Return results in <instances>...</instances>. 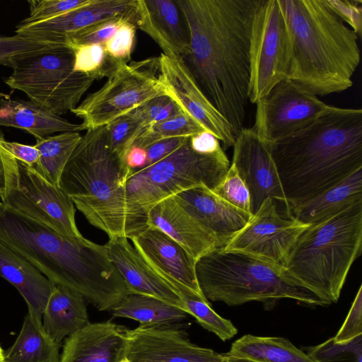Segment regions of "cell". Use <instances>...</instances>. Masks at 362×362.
<instances>
[{"label":"cell","mask_w":362,"mask_h":362,"mask_svg":"<svg viewBox=\"0 0 362 362\" xmlns=\"http://www.w3.org/2000/svg\"><path fill=\"white\" fill-rule=\"evenodd\" d=\"M176 1L189 33L182 61L237 136L249 102L251 29L260 0Z\"/></svg>","instance_id":"cell-1"},{"label":"cell","mask_w":362,"mask_h":362,"mask_svg":"<svg viewBox=\"0 0 362 362\" xmlns=\"http://www.w3.org/2000/svg\"><path fill=\"white\" fill-rule=\"evenodd\" d=\"M269 144L290 209L362 168V110L330 105L308 126Z\"/></svg>","instance_id":"cell-2"},{"label":"cell","mask_w":362,"mask_h":362,"mask_svg":"<svg viewBox=\"0 0 362 362\" xmlns=\"http://www.w3.org/2000/svg\"><path fill=\"white\" fill-rule=\"evenodd\" d=\"M0 242L28 259L53 284L79 293L100 311H112L132 293L105 245L73 243L2 204Z\"/></svg>","instance_id":"cell-3"},{"label":"cell","mask_w":362,"mask_h":362,"mask_svg":"<svg viewBox=\"0 0 362 362\" xmlns=\"http://www.w3.org/2000/svg\"><path fill=\"white\" fill-rule=\"evenodd\" d=\"M291 42L286 78L316 96L344 91L361 59L358 36L325 0H279Z\"/></svg>","instance_id":"cell-4"},{"label":"cell","mask_w":362,"mask_h":362,"mask_svg":"<svg viewBox=\"0 0 362 362\" xmlns=\"http://www.w3.org/2000/svg\"><path fill=\"white\" fill-rule=\"evenodd\" d=\"M130 174L127 164L112 151L105 125L82 136L59 187L86 220L109 238L132 239L148 224L147 211L128 198L126 185Z\"/></svg>","instance_id":"cell-5"},{"label":"cell","mask_w":362,"mask_h":362,"mask_svg":"<svg viewBox=\"0 0 362 362\" xmlns=\"http://www.w3.org/2000/svg\"><path fill=\"white\" fill-rule=\"evenodd\" d=\"M196 274L208 300L230 306L258 301L269 310L284 298L310 306L328 305L286 267L243 252L214 249L197 260Z\"/></svg>","instance_id":"cell-6"},{"label":"cell","mask_w":362,"mask_h":362,"mask_svg":"<svg viewBox=\"0 0 362 362\" xmlns=\"http://www.w3.org/2000/svg\"><path fill=\"white\" fill-rule=\"evenodd\" d=\"M362 249V201L310 224L290 252L286 268L328 305L337 303Z\"/></svg>","instance_id":"cell-7"},{"label":"cell","mask_w":362,"mask_h":362,"mask_svg":"<svg viewBox=\"0 0 362 362\" xmlns=\"http://www.w3.org/2000/svg\"><path fill=\"white\" fill-rule=\"evenodd\" d=\"M189 138L163 159L130 175L126 189L132 204L147 211L185 190L199 186L213 190L221 182L230 165L224 150L196 152Z\"/></svg>","instance_id":"cell-8"},{"label":"cell","mask_w":362,"mask_h":362,"mask_svg":"<svg viewBox=\"0 0 362 362\" xmlns=\"http://www.w3.org/2000/svg\"><path fill=\"white\" fill-rule=\"evenodd\" d=\"M74 52L68 46L39 52L14 62L5 78L12 89L60 115L72 111L95 78L74 70Z\"/></svg>","instance_id":"cell-9"},{"label":"cell","mask_w":362,"mask_h":362,"mask_svg":"<svg viewBox=\"0 0 362 362\" xmlns=\"http://www.w3.org/2000/svg\"><path fill=\"white\" fill-rule=\"evenodd\" d=\"M4 170L5 186L1 196L4 206L73 243H90L77 228L73 201L59 186L49 182L33 167L16 160L7 151Z\"/></svg>","instance_id":"cell-10"},{"label":"cell","mask_w":362,"mask_h":362,"mask_svg":"<svg viewBox=\"0 0 362 362\" xmlns=\"http://www.w3.org/2000/svg\"><path fill=\"white\" fill-rule=\"evenodd\" d=\"M107 78L71 111L83 120V130L107 125L154 98L169 95L158 78V57L120 64Z\"/></svg>","instance_id":"cell-11"},{"label":"cell","mask_w":362,"mask_h":362,"mask_svg":"<svg viewBox=\"0 0 362 362\" xmlns=\"http://www.w3.org/2000/svg\"><path fill=\"white\" fill-rule=\"evenodd\" d=\"M291 55L290 33L279 0H260L251 29L249 102L255 104L286 78Z\"/></svg>","instance_id":"cell-12"},{"label":"cell","mask_w":362,"mask_h":362,"mask_svg":"<svg viewBox=\"0 0 362 362\" xmlns=\"http://www.w3.org/2000/svg\"><path fill=\"white\" fill-rule=\"evenodd\" d=\"M255 104V125L252 128L268 144L303 129L330 106L287 78L277 83Z\"/></svg>","instance_id":"cell-13"},{"label":"cell","mask_w":362,"mask_h":362,"mask_svg":"<svg viewBox=\"0 0 362 362\" xmlns=\"http://www.w3.org/2000/svg\"><path fill=\"white\" fill-rule=\"evenodd\" d=\"M308 226L288 214L279 213L276 201L267 198L223 248L247 253L286 267L291 250Z\"/></svg>","instance_id":"cell-14"},{"label":"cell","mask_w":362,"mask_h":362,"mask_svg":"<svg viewBox=\"0 0 362 362\" xmlns=\"http://www.w3.org/2000/svg\"><path fill=\"white\" fill-rule=\"evenodd\" d=\"M125 357L132 362H228L227 353L191 341L180 323L139 325L126 329Z\"/></svg>","instance_id":"cell-15"},{"label":"cell","mask_w":362,"mask_h":362,"mask_svg":"<svg viewBox=\"0 0 362 362\" xmlns=\"http://www.w3.org/2000/svg\"><path fill=\"white\" fill-rule=\"evenodd\" d=\"M158 61V78L182 111L214 135L223 149L233 147L236 136L232 126L202 90L182 59L161 53Z\"/></svg>","instance_id":"cell-16"},{"label":"cell","mask_w":362,"mask_h":362,"mask_svg":"<svg viewBox=\"0 0 362 362\" xmlns=\"http://www.w3.org/2000/svg\"><path fill=\"white\" fill-rule=\"evenodd\" d=\"M232 164L248 187L251 211L254 214L267 198L280 202L288 214L284 195L269 144L261 139L252 128L244 127L233 145Z\"/></svg>","instance_id":"cell-17"},{"label":"cell","mask_w":362,"mask_h":362,"mask_svg":"<svg viewBox=\"0 0 362 362\" xmlns=\"http://www.w3.org/2000/svg\"><path fill=\"white\" fill-rule=\"evenodd\" d=\"M139 0H92L55 18L30 24L19 23L16 34L38 41L66 45L77 32L98 23L123 18L136 26Z\"/></svg>","instance_id":"cell-18"},{"label":"cell","mask_w":362,"mask_h":362,"mask_svg":"<svg viewBox=\"0 0 362 362\" xmlns=\"http://www.w3.org/2000/svg\"><path fill=\"white\" fill-rule=\"evenodd\" d=\"M130 240L148 264L174 288L182 285L205 297L197 278V260L172 238L148 226Z\"/></svg>","instance_id":"cell-19"},{"label":"cell","mask_w":362,"mask_h":362,"mask_svg":"<svg viewBox=\"0 0 362 362\" xmlns=\"http://www.w3.org/2000/svg\"><path fill=\"white\" fill-rule=\"evenodd\" d=\"M173 197L215 239L218 248L224 247L252 216L205 186L188 189Z\"/></svg>","instance_id":"cell-20"},{"label":"cell","mask_w":362,"mask_h":362,"mask_svg":"<svg viewBox=\"0 0 362 362\" xmlns=\"http://www.w3.org/2000/svg\"><path fill=\"white\" fill-rule=\"evenodd\" d=\"M105 245L109 259L132 293L154 297L187 312L179 293L148 264L128 238H109Z\"/></svg>","instance_id":"cell-21"},{"label":"cell","mask_w":362,"mask_h":362,"mask_svg":"<svg viewBox=\"0 0 362 362\" xmlns=\"http://www.w3.org/2000/svg\"><path fill=\"white\" fill-rule=\"evenodd\" d=\"M136 27L151 37L168 57L182 59L189 51V30L176 0H139Z\"/></svg>","instance_id":"cell-22"},{"label":"cell","mask_w":362,"mask_h":362,"mask_svg":"<svg viewBox=\"0 0 362 362\" xmlns=\"http://www.w3.org/2000/svg\"><path fill=\"white\" fill-rule=\"evenodd\" d=\"M126 329L110 321L89 322L66 339L60 362H119L125 357Z\"/></svg>","instance_id":"cell-23"},{"label":"cell","mask_w":362,"mask_h":362,"mask_svg":"<svg viewBox=\"0 0 362 362\" xmlns=\"http://www.w3.org/2000/svg\"><path fill=\"white\" fill-rule=\"evenodd\" d=\"M147 214L148 226L166 233L196 260L218 248L215 239L180 206L173 196L151 206Z\"/></svg>","instance_id":"cell-24"},{"label":"cell","mask_w":362,"mask_h":362,"mask_svg":"<svg viewBox=\"0 0 362 362\" xmlns=\"http://www.w3.org/2000/svg\"><path fill=\"white\" fill-rule=\"evenodd\" d=\"M0 276L24 298L28 312L42 319L54 284L25 257L0 242Z\"/></svg>","instance_id":"cell-25"},{"label":"cell","mask_w":362,"mask_h":362,"mask_svg":"<svg viewBox=\"0 0 362 362\" xmlns=\"http://www.w3.org/2000/svg\"><path fill=\"white\" fill-rule=\"evenodd\" d=\"M0 126L21 129L35 139L57 132L83 130L81 124L70 122L31 100H14L2 93H0Z\"/></svg>","instance_id":"cell-26"},{"label":"cell","mask_w":362,"mask_h":362,"mask_svg":"<svg viewBox=\"0 0 362 362\" xmlns=\"http://www.w3.org/2000/svg\"><path fill=\"white\" fill-rule=\"evenodd\" d=\"M42 323L47 334L62 344L64 339L89 323L85 298L67 287L54 284Z\"/></svg>","instance_id":"cell-27"},{"label":"cell","mask_w":362,"mask_h":362,"mask_svg":"<svg viewBox=\"0 0 362 362\" xmlns=\"http://www.w3.org/2000/svg\"><path fill=\"white\" fill-rule=\"evenodd\" d=\"M362 201V168L313 198L291 206L288 214L313 224Z\"/></svg>","instance_id":"cell-28"},{"label":"cell","mask_w":362,"mask_h":362,"mask_svg":"<svg viewBox=\"0 0 362 362\" xmlns=\"http://www.w3.org/2000/svg\"><path fill=\"white\" fill-rule=\"evenodd\" d=\"M61 344L45 331L42 319L28 312L13 345L4 353L6 362H60Z\"/></svg>","instance_id":"cell-29"},{"label":"cell","mask_w":362,"mask_h":362,"mask_svg":"<svg viewBox=\"0 0 362 362\" xmlns=\"http://www.w3.org/2000/svg\"><path fill=\"white\" fill-rule=\"evenodd\" d=\"M227 354L251 362H315L289 340L278 337L245 334L232 344Z\"/></svg>","instance_id":"cell-30"},{"label":"cell","mask_w":362,"mask_h":362,"mask_svg":"<svg viewBox=\"0 0 362 362\" xmlns=\"http://www.w3.org/2000/svg\"><path fill=\"white\" fill-rule=\"evenodd\" d=\"M111 312L115 317L134 320L139 325L181 323L189 315L170 303L137 293L127 295Z\"/></svg>","instance_id":"cell-31"},{"label":"cell","mask_w":362,"mask_h":362,"mask_svg":"<svg viewBox=\"0 0 362 362\" xmlns=\"http://www.w3.org/2000/svg\"><path fill=\"white\" fill-rule=\"evenodd\" d=\"M82 136L78 132H65L36 139L39 161L33 168L52 184L59 186L62 173Z\"/></svg>","instance_id":"cell-32"},{"label":"cell","mask_w":362,"mask_h":362,"mask_svg":"<svg viewBox=\"0 0 362 362\" xmlns=\"http://www.w3.org/2000/svg\"><path fill=\"white\" fill-rule=\"evenodd\" d=\"M187 313L194 317L205 329L216 334L223 341L234 337L238 333L232 322L216 313L211 307L209 300L187 288L177 291Z\"/></svg>","instance_id":"cell-33"},{"label":"cell","mask_w":362,"mask_h":362,"mask_svg":"<svg viewBox=\"0 0 362 362\" xmlns=\"http://www.w3.org/2000/svg\"><path fill=\"white\" fill-rule=\"evenodd\" d=\"M205 131L206 130L197 122L181 111L170 118L144 129L132 146L146 149L153 143L165 139L191 137Z\"/></svg>","instance_id":"cell-34"},{"label":"cell","mask_w":362,"mask_h":362,"mask_svg":"<svg viewBox=\"0 0 362 362\" xmlns=\"http://www.w3.org/2000/svg\"><path fill=\"white\" fill-rule=\"evenodd\" d=\"M72 49L74 52V70L95 80L108 77L120 64L107 55L103 44L79 45Z\"/></svg>","instance_id":"cell-35"},{"label":"cell","mask_w":362,"mask_h":362,"mask_svg":"<svg viewBox=\"0 0 362 362\" xmlns=\"http://www.w3.org/2000/svg\"><path fill=\"white\" fill-rule=\"evenodd\" d=\"M305 350L315 362H362V334L342 343L329 338Z\"/></svg>","instance_id":"cell-36"},{"label":"cell","mask_w":362,"mask_h":362,"mask_svg":"<svg viewBox=\"0 0 362 362\" xmlns=\"http://www.w3.org/2000/svg\"><path fill=\"white\" fill-rule=\"evenodd\" d=\"M106 126L112 151L126 163L129 149L144 129L130 113L114 119Z\"/></svg>","instance_id":"cell-37"},{"label":"cell","mask_w":362,"mask_h":362,"mask_svg":"<svg viewBox=\"0 0 362 362\" xmlns=\"http://www.w3.org/2000/svg\"><path fill=\"white\" fill-rule=\"evenodd\" d=\"M59 46L65 45L38 41L18 34L0 36V64L11 67L19 59Z\"/></svg>","instance_id":"cell-38"},{"label":"cell","mask_w":362,"mask_h":362,"mask_svg":"<svg viewBox=\"0 0 362 362\" xmlns=\"http://www.w3.org/2000/svg\"><path fill=\"white\" fill-rule=\"evenodd\" d=\"M212 191L235 207L252 214L250 191L232 163L223 179Z\"/></svg>","instance_id":"cell-39"},{"label":"cell","mask_w":362,"mask_h":362,"mask_svg":"<svg viewBox=\"0 0 362 362\" xmlns=\"http://www.w3.org/2000/svg\"><path fill=\"white\" fill-rule=\"evenodd\" d=\"M181 111L176 102L170 95H165L151 99L129 113L145 129L170 118Z\"/></svg>","instance_id":"cell-40"},{"label":"cell","mask_w":362,"mask_h":362,"mask_svg":"<svg viewBox=\"0 0 362 362\" xmlns=\"http://www.w3.org/2000/svg\"><path fill=\"white\" fill-rule=\"evenodd\" d=\"M92 0L28 1L30 14L21 24H30L51 19L89 4Z\"/></svg>","instance_id":"cell-41"},{"label":"cell","mask_w":362,"mask_h":362,"mask_svg":"<svg viewBox=\"0 0 362 362\" xmlns=\"http://www.w3.org/2000/svg\"><path fill=\"white\" fill-rule=\"evenodd\" d=\"M125 21H129L123 18H117L93 25L71 36L66 41V45L72 49L79 45L104 44L115 35Z\"/></svg>","instance_id":"cell-42"},{"label":"cell","mask_w":362,"mask_h":362,"mask_svg":"<svg viewBox=\"0 0 362 362\" xmlns=\"http://www.w3.org/2000/svg\"><path fill=\"white\" fill-rule=\"evenodd\" d=\"M136 27L124 22L115 35L103 45L107 55L117 64H127L131 59Z\"/></svg>","instance_id":"cell-43"},{"label":"cell","mask_w":362,"mask_h":362,"mask_svg":"<svg viewBox=\"0 0 362 362\" xmlns=\"http://www.w3.org/2000/svg\"><path fill=\"white\" fill-rule=\"evenodd\" d=\"M362 334V286H360L349 312L336 335L337 343L349 341Z\"/></svg>","instance_id":"cell-44"},{"label":"cell","mask_w":362,"mask_h":362,"mask_svg":"<svg viewBox=\"0 0 362 362\" xmlns=\"http://www.w3.org/2000/svg\"><path fill=\"white\" fill-rule=\"evenodd\" d=\"M329 7L358 37L362 32L361 0H325Z\"/></svg>","instance_id":"cell-45"},{"label":"cell","mask_w":362,"mask_h":362,"mask_svg":"<svg viewBox=\"0 0 362 362\" xmlns=\"http://www.w3.org/2000/svg\"><path fill=\"white\" fill-rule=\"evenodd\" d=\"M187 138L175 137L165 139L148 146L146 148L147 158L144 168L150 166L168 156L180 146Z\"/></svg>","instance_id":"cell-46"},{"label":"cell","mask_w":362,"mask_h":362,"mask_svg":"<svg viewBox=\"0 0 362 362\" xmlns=\"http://www.w3.org/2000/svg\"><path fill=\"white\" fill-rule=\"evenodd\" d=\"M1 144L13 158L30 167L35 166L39 161L40 153L34 146L7 141L4 139Z\"/></svg>","instance_id":"cell-47"},{"label":"cell","mask_w":362,"mask_h":362,"mask_svg":"<svg viewBox=\"0 0 362 362\" xmlns=\"http://www.w3.org/2000/svg\"><path fill=\"white\" fill-rule=\"evenodd\" d=\"M189 141L192 149L200 153H214L223 149L220 141L206 131L191 136Z\"/></svg>","instance_id":"cell-48"},{"label":"cell","mask_w":362,"mask_h":362,"mask_svg":"<svg viewBox=\"0 0 362 362\" xmlns=\"http://www.w3.org/2000/svg\"><path fill=\"white\" fill-rule=\"evenodd\" d=\"M147 153L145 148L135 146H132L126 156V164L131 174L144 168Z\"/></svg>","instance_id":"cell-49"},{"label":"cell","mask_w":362,"mask_h":362,"mask_svg":"<svg viewBox=\"0 0 362 362\" xmlns=\"http://www.w3.org/2000/svg\"><path fill=\"white\" fill-rule=\"evenodd\" d=\"M4 139L3 135L0 133V195L1 196L5 186V170H4V156L6 151L1 144V140Z\"/></svg>","instance_id":"cell-50"},{"label":"cell","mask_w":362,"mask_h":362,"mask_svg":"<svg viewBox=\"0 0 362 362\" xmlns=\"http://www.w3.org/2000/svg\"><path fill=\"white\" fill-rule=\"evenodd\" d=\"M228 362H251V361L245 360V359L240 358L229 356V359H228Z\"/></svg>","instance_id":"cell-51"},{"label":"cell","mask_w":362,"mask_h":362,"mask_svg":"<svg viewBox=\"0 0 362 362\" xmlns=\"http://www.w3.org/2000/svg\"><path fill=\"white\" fill-rule=\"evenodd\" d=\"M0 362H6L4 351L0 345Z\"/></svg>","instance_id":"cell-52"},{"label":"cell","mask_w":362,"mask_h":362,"mask_svg":"<svg viewBox=\"0 0 362 362\" xmlns=\"http://www.w3.org/2000/svg\"><path fill=\"white\" fill-rule=\"evenodd\" d=\"M119 362H132L131 361H129L128 358H127L126 357L123 358L122 360H120Z\"/></svg>","instance_id":"cell-53"}]
</instances>
